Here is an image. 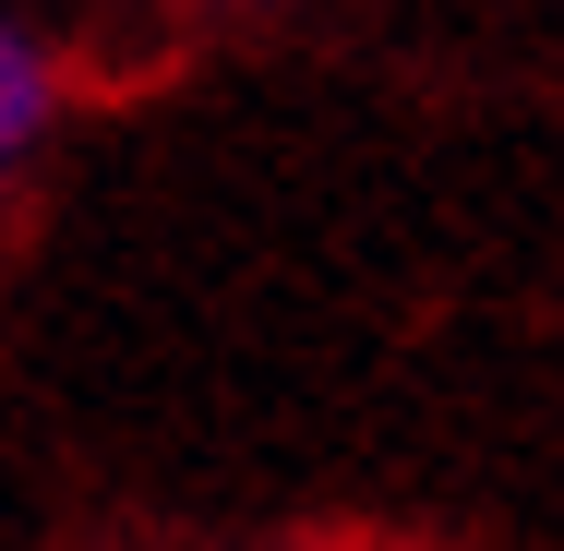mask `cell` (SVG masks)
I'll list each match as a JSON object with an SVG mask.
<instances>
[{
	"label": "cell",
	"mask_w": 564,
	"mask_h": 551,
	"mask_svg": "<svg viewBox=\"0 0 564 551\" xmlns=\"http://www.w3.org/2000/svg\"><path fill=\"white\" fill-rule=\"evenodd\" d=\"M48 109H61V60H48V36H36V24L0 0V205H12V180L36 168Z\"/></svg>",
	"instance_id": "cell-1"
},
{
	"label": "cell",
	"mask_w": 564,
	"mask_h": 551,
	"mask_svg": "<svg viewBox=\"0 0 564 551\" xmlns=\"http://www.w3.org/2000/svg\"><path fill=\"white\" fill-rule=\"evenodd\" d=\"M217 12H252V0H217Z\"/></svg>",
	"instance_id": "cell-2"
}]
</instances>
